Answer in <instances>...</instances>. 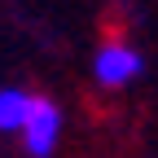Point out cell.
<instances>
[{"label": "cell", "instance_id": "obj_3", "mask_svg": "<svg viewBox=\"0 0 158 158\" xmlns=\"http://www.w3.org/2000/svg\"><path fill=\"white\" fill-rule=\"evenodd\" d=\"M35 106V92L22 88H0V132H22Z\"/></svg>", "mask_w": 158, "mask_h": 158}, {"label": "cell", "instance_id": "obj_1", "mask_svg": "<svg viewBox=\"0 0 158 158\" xmlns=\"http://www.w3.org/2000/svg\"><path fill=\"white\" fill-rule=\"evenodd\" d=\"M57 136H62V110H57L48 97H35L31 118H27V127H22V149L31 158H48L53 145H57Z\"/></svg>", "mask_w": 158, "mask_h": 158}, {"label": "cell", "instance_id": "obj_2", "mask_svg": "<svg viewBox=\"0 0 158 158\" xmlns=\"http://www.w3.org/2000/svg\"><path fill=\"white\" fill-rule=\"evenodd\" d=\"M141 66H145V57L136 48H127V44H106L97 53V62H92L97 79H101L106 88H118V84H127V79H136Z\"/></svg>", "mask_w": 158, "mask_h": 158}]
</instances>
